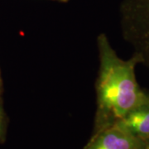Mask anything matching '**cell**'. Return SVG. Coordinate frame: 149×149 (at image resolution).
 Wrapping results in <instances>:
<instances>
[{"instance_id": "obj_1", "label": "cell", "mask_w": 149, "mask_h": 149, "mask_svg": "<svg viewBox=\"0 0 149 149\" xmlns=\"http://www.w3.org/2000/svg\"><path fill=\"white\" fill-rule=\"evenodd\" d=\"M99 71L95 81L96 112L94 133L111 127L134 108L149 100V92L139 85L134 56L123 60L109 38L100 33L96 39Z\"/></svg>"}, {"instance_id": "obj_3", "label": "cell", "mask_w": 149, "mask_h": 149, "mask_svg": "<svg viewBox=\"0 0 149 149\" xmlns=\"http://www.w3.org/2000/svg\"><path fill=\"white\" fill-rule=\"evenodd\" d=\"M84 149H145V141L113 125L93 133Z\"/></svg>"}, {"instance_id": "obj_7", "label": "cell", "mask_w": 149, "mask_h": 149, "mask_svg": "<svg viewBox=\"0 0 149 149\" xmlns=\"http://www.w3.org/2000/svg\"><path fill=\"white\" fill-rule=\"evenodd\" d=\"M52 1L58 2V3H68L70 0H52Z\"/></svg>"}, {"instance_id": "obj_6", "label": "cell", "mask_w": 149, "mask_h": 149, "mask_svg": "<svg viewBox=\"0 0 149 149\" xmlns=\"http://www.w3.org/2000/svg\"><path fill=\"white\" fill-rule=\"evenodd\" d=\"M3 93V78H2L1 71H0V98H2Z\"/></svg>"}, {"instance_id": "obj_2", "label": "cell", "mask_w": 149, "mask_h": 149, "mask_svg": "<svg viewBox=\"0 0 149 149\" xmlns=\"http://www.w3.org/2000/svg\"><path fill=\"white\" fill-rule=\"evenodd\" d=\"M120 27L133 56L149 70V0H123Z\"/></svg>"}, {"instance_id": "obj_4", "label": "cell", "mask_w": 149, "mask_h": 149, "mask_svg": "<svg viewBox=\"0 0 149 149\" xmlns=\"http://www.w3.org/2000/svg\"><path fill=\"white\" fill-rule=\"evenodd\" d=\"M114 125L141 140H148L149 100L134 108Z\"/></svg>"}, {"instance_id": "obj_5", "label": "cell", "mask_w": 149, "mask_h": 149, "mask_svg": "<svg viewBox=\"0 0 149 149\" xmlns=\"http://www.w3.org/2000/svg\"><path fill=\"white\" fill-rule=\"evenodd\" d=\"M8 119L6 113L2 98H0V143H3L6 139Z\"/></svg>"}, {"instance_id": "obj_8", "label": "cell", "mask_w": 149, "mask_h": 149, "mask_svg": "<svg viewBox=\"0 0 149 149\" xmlns=\"http://www.w3.org/2000/svg\"><path fill=\"white\" fill-rule=\"evenodd\" d=\"M145 149H149V139L145 141Z\"/></svg>"}]
</instances>
